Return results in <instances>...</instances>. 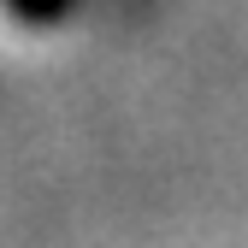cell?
Wrapping results in <instances>:
<instances>
[{
    "mask_svg": "<svg viewBox=\"0 0 248 248\" xmlns=\"http://www.w3.org/2000/svg\"><path fill=\"white\" fill-rule=\"evenodd\" d=\"M0 12L12 24H24V30H59L77 12V0H0Z\"/></svg>",
    "mask_w": 248,
    "mask_h": 248,
    "instance_id": "obj_1",
    "label": "cell"
}]
</instances>
